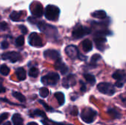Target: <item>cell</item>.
<instances>
[{
	"label": "cell",
	"instance_id": "ba28073f",
	"mask_svg": "<svg viewBox=\"0 0 126 125\" xmlns=\"http://www.w3.org/2000/svg\"><path fill=\"white\" fill-rule=\"evenodd\" d=\"M1 58L4 60H9L11 63H16L20 60L21 55L16 52H8L2 54Z\"/></svg>",
	"mask_w": 126,
	"mask_h": 125
},
{
	"label": "cell",
	"instance_id": "3957f363",
	"mask_svg": "<svg viewBox=\"0 0 126 125\" xmlns=\"http://www.w3.org/2000/svg\"><path fill=\"white\" fill-rule=\"evenodd\" d=\"M97 113L92 108H85L80 113V117L83 122L87 124L92 123L97 118Z\"/></svg>",
	"mask_w": 126,
	"mask_h": 125
},
{
	"label": "cell",
	"instance_id": "ab89813d",
	"mask_svg": "<svg viewBox=\"0 0 126 125\" xmlns=\"http://www.w3.org/2000/svg\"><path fill=\"white\" fill-rule=\"evenodd\" d=\"M52 124L54 125H70V124H64V123H58V122H52Z\"/></svg>",
	"mask_w": 126,
	"mask_h": 125
},
{
	"label": "cell",
	"instance_id": "1f68e13d",
	"mask_svg": "<svg viewBox=\"0 0 126 125\" xmlns=\"http://www.w3.org/2000/svg\"><path fill=\"white\" fill-rule=\"evenodd\" d=\"M38 102H39V103H41V104L44 107V108H45L47 111H52V108L51 107H49V105H47V103H46L45 102H44L43 100H38Z\"/></svg>",
	"mask_w": 126,
	"mask_h": 125
},
{
	"label": "cell",
	"instance_id": "8992f818",
	"mask_svg": "<svg viewBox=\"0 0 126 125\" xmlns=\"http://www.w3.org/2000/svg\"><path fill=\"white\" fill-rule=\"evenodd\" d=\"M97 89L102 94L112 96L115 93L114 85L110 83H100L97 85Z\"/></svg>",
	"mask_w": 126,
	"mask_h": 125
},
{
	"label": "cell",
	"instance_id": "7c38bea8",
	"mask_svg": "<svg viewBox=\"0 0 126 125\" xmlns=\"http://www.w3.org/2000/svg\"><path fill=\"white\" fill-rule=\"evenodd\" d=\"M75 84V77L72 74H70L67 76V77L63 78V82H62L63 86L66 88H69L70 85H73Z\"/></svg>",
	"mask_w": 126,
	"mask_h": 125
},
{
	"label": "cell",
	"instance_id": "f1b7e54d",
	"mask_svg": "<svg viewBox=\"0 0 126 125\" xmlns=\"http://www.w3.org/2000/svg\"><path fill=\"white\" fill-rule=\"evenodd\" d=\"M94 41L96 44H104L107 41V39L104 37H97L94 38Z\"/></svg>",
	"mask_w": 126,
	"mask_h": 125
},
{
	"label": "cell",
	"instance_id": "74e56055",
	"mask_svg": "<svg viewBox=\"0 0 126 125\" xmlns=\"http://www.w3.org/2000/svg\"><path fill=\"white\" fill-rule=\"evenodd\" d=\"M8 46H9L8 42H7V41H3V42H1V49H5L8 48Z\"/></svg>",
	"mask_w": 126,
	"mask_h": 125
},
{
	"label": "cell",
	"instance_id": "ac0fdd59",
	"mask_svg": "<svg viewBox=\"0 0 126 125\" xmlns=\"http://www.w3.org/2000/svg\"><path fill=\"white\" fill-rule=\"evenodd\" d=\"M16 75H17L18 80H20V81L24 80L26 79V77H27L26 71L23 68H18L16 70Z\"/></svg>",
	"mask_w": 126,
	"mask_h": 125
},
{
	"label": "cell",
	"instance_id": "2e32d148",
	"mask_svg": "<svg viewBox=\"0 0 126 125\" xmlns=\"http://www.w3.org/2000/svg\"><path fill=\"white\" fill-rule=\"evenodd\" d=\"M92 16L95 18L99 19H105L107 17V14L104 10H97L92 14Z\"/></svg>",
	"mask_w": 126,
	"mask_h": 125
},
{
	"label": "cell",
	"instance_id": "44dd1931",
	"mask_svg": "<svg viewBox=\"0 0 126 125\" xmlns=\"http://www.w3.org/2000/svg\"><path fill=\"white\" fill-rule=\"evenodd\" d=\"M108 113L113 118V119H120L121 118V114L115 109H109L108 110Z\"/></svg>",
	"mask_w": 126,
	"mask_h": 125
},
{
	"label": "cell",
	"instance_id": "ee69618b",
	"mask_svg": "<svg viewBox=\"0 0 126 125\" xmlns=\"http://www.w3.org/2000/svg\"><path fill=\"white\" fill-rule=\"evenodd\" d=\"M3 125H11V124H10V122H5V123H4Z\"/></svg>",
	"mask_w": 126,
	"mask_h": 125
},
{
	"label": "cell",
	"instance_id": "60d3db41",
	"mask_svg": "<svg viewBox=\"0 0 126 125\" xmlns=\"http://www.w3.org/2000/svg\"><path fill=\"white\" fill-rule=\"evenodd\" d=\"M5 92V88L0 84V93H4Z\"/></svg>",
	"mask_w": 126,
	"mask_h": 125
},
{
	"label": "cell",
	"instance_id": "4316f807",
	"mask_svg": "<svg viewBox=\"0 0 126 125\" xmlns=\"http://www.w3.org/2000/svg\"><path fill=\"white\" fill-rule=\"evenodd\" d=\"M38 74H39L38 69H36V68H35V67L31 68V69H30V71H29V75H30V77H31L35 78V77H38Z\"/></svg>",
	"mask_w": 126,
	"mask_h": 125
},
{
	"label": "cell",
	"instance_id": "b9f144b4",
	"mask_svg": "<svg viewBox=\"0 0 126 125\" xmlns=\"http://www.w3.org/2000/svg\"><path fill=\"white\" fill-rule=\"evenodd\" d=\"M27 125H38L37 123H35V122H29Z\"/></svg>",
	"mask_w": 126,
	"mask_h": 125
},
{
	"label": "cell",
	"instance_id": "6da1fadb",
	"mask_svg": "<svg viewBox=\"0 0 126 125\" xmlns=\"http://www.w3.org/2000/svg\"><path fill=\"white\" fill-rule=\"evenodd\" d=\"M38 29L42 32H44L47 37H52L55 38L58 35L57 28L52 25H49L43 21H41L38 23Z\"/></svg>",
	"mask_w": 126,
	"mask_h": 125
},
{
	"label": "cell",
	"instance_id": "277c9868",
	"mask_svg": "<svg viewBox=\"0 0 126 125\" xmlns=\"http://www.w3.org/2000/svg\"><path fill=\"white\" fill-rule=\"evenodd\" d=\"M60 80L59 74L56 72H50L41 77V83L45 85H55Z\"/></svg>",
	"mask_w": 126,
	"mask_h": 125
},
{
	"label": "cell",
	"instance_id": "d6986e66",
	"mask_svg": "<svg viewBox=\"0 0 126 125\" xmlns=\"http://www.w3.org/2000/svg\"><path fill=\"white\" fill-rule=\"evenodd\" d=\"M55 97L57 99L58 104L60 105H63L65 102V97L62 92H56L55 94Z\"/></svg>",
	"mask_w": 126,
	"mask_h": 125
},
{
	"label": "cell",
	"instance_id": "ffe728a7",
	"mask_svg": "<svg viewBox=\"0 0 126 125\" xmlns=\"http://www.w3.org/2000/svg\"><path fill=\"white\" fill-rule=\"evenodd\" d=\"M22 13L21 12H16V11H13L10 13V18L13 21H20V18L21 16Z\"/></svg>",
	"mask_w": 126,
	"mask_h": 125
},
{
	"label": "cell",
	"instance_id": "d4e9b609",
	"mask_svg": "<svg viewBox=\"0 0 126 125\" xmlns=\"http://www.w3.org/2000/svg\"><path fill=\"white\" fill-rule=\"evenodd\" d=\"M39 94L41 97L43 98H46L48 97V95L49 94V90L45 88V87H43V88H41L40 90H39Z\"/></svg>",
	"mask_w": 126,
	"mask_h": 125
},
{
	"label": "cell",
	"instance_id": "d6a6232c",
	"mask_svg": "<svg viewBox=\"0 0 126 125\" xmlns=\"http://www.w3.org/2000/svg\"><path fill=\"white\" fill-rule=\"evenodd\" d=\"M8 116H9V113H4L1 114V115H0V125H1L4 121H5V120L8 118Z\"/></svg>",
	"mask_w": 126,
	"mask_h": 125
},
{
	"label": "cell",
	"instance_id": "cb8c5ba5",
	"mask_svg": "<svg viewBox=\"0 0 126 125\" xmlns=\"http://www.w3.org/2000/svg\"><path fill=\"white\" fill-rule=\"evenodd\" d=\"M111 34L112 33L110 32L109 30H99V31L95 32L94 35L95 36H97V37H103V36L109 35H111Z\"/></svg>",
	"mask_w": 126,
	"mask_h": 125
},
{
	"label": "cell",
	"instance_id": "f6af8a7d",
	"mask_svg": "<svg viewBox=\"0 0 126 125\" xmlns=\"http://www.w3.org/2000/svg\"><path fill=\"white\" fill-rule=\"evenodd\" d=\"M1 15H0V20H1Z\"/></svg>",
	"mask_w": 126,
	"mask_h": 125
},
{
	"label": "cell",
	"instance_id": "4fadbf2b",
	"mask_svg": "<svg viewBox=\"0 0 126 125\" xmlns=\"http://www.w3.org/2000/svg\"><path fill=\"white\" fill-rule=\"evenodd\" d=\"M31 12L32 13V15L36 17V18H40L44 14V10L42 6L40 4H37L33 8L32 10L31 9Z\"/></svg>",
	"mask_w": 126,
	"mask_h": 125
},
{
	"label": "cell",
	"instance_id": "484cf974",
	"mask_svg": "<svg viewBox=\"0 0 126 125\" xmlns=\"http://www.w3.org/2000/svg\"><path fill=\"white\" fill-rule=\"evenodd\" d=\"M0 73L3 76H7L10 73V69L6 65H2L0 67Z\"/></svg>",
	"mask_w": 126,
	"mask_h": 125
},
{
	"label": "cell",
	"instance_id": "8d00e7d4",
	"mask_svg": "<svg viewBox=\"0 0 126 125\" xmlns=\"http://www.w3.org/2000/svg\"><path fill=\"white\" fill-rule=\"evenodd\" d=\"M71 115H72V116H78V108H76V107H74L73 108H72V111H71Z\"/></svg>",
	"mask_w": 126,
	"mask_h": 125
},
{
	"label": "cell",
	"instance_id": "5bb4252c",
	"mask_svg": "<svg viewBox=\"0 0 126 125\" xmlns=\"http://www.w3.org/2000/svg\"><path fill=\"white\" fill-rule=\"evenodd\" d=\"M112 77L119 81H124L126 79V72L123 70H117L113 74Z\"/></svg>",
	"mask_w": 126,
	"mask_h": 125
},
{
	"label": "cell",
	"instance_id": "83f0119b",
	"mask_svg": "<svg viewBox=\"0 0 126 125\" xmlns=\"http://www.w3.org/2000/svg\"><path fill=\"white\" fill-rule=\"evenodd\" d=\"M16 45L17 46H22L24 44V38L22 35L18 36L16 39Z\"/></svg>",
	"mask_w": 126,
	"mask_h": 125
},
{
	"label": "cell",
	"instance_id": "4dcf8cb0",
	"mask_svg": "<svg viewBox=\"0 0 126 125\" xmlns=\"http://www.w3.org/2000/svg\"><path fill=\"white\" fill-rule=\"evenodd\" d=\"M100 59H101V55H98V54H94V55L92 57L91 61H92V63H96V62H97L98 60H100Z\"/></svg>",
	"mask_w": 126,
	"mask_h": 125
},
{
	"label": "cell",
	"instance_id": "9c48e42d",
	"mask_svg": "<svg viewBox=\"0 0 126 125\" xmlns=\"http://www.w3.org/2000/svg\"><path fill=\"white\" fill-rule=\"evenodd\" d=\"M65 52L66 55L72 60H75L76 58H78L80 54L78 49L75 45H69L66 46L65 49Z\"/></svg>",
	"mask_w": 126,
	"mask_h": 125
},
{
	"label": "cell",
	"instance_id": "7402d4cb",
	"mask_svg": "<svg viewBox=\"0 0 126 125\" xmlns=\"http://www.w3.org/2000/svg\"><path fill=\"white\" fill-rule=\"evenodd\" d=\"M12 94H13V96L16 99H18V100L19 102H24L26 101L25 97H24L22 94H21L20 92L13 91Z\"/></svg>",
	"mask_w": 126,
	"mask_h": 125
},
{
	"label": "cell",
	"instance_id": "603a6c76",
	"mask_svg": "<svg viewBox=\"0 0 126 125\" xmlns=\"http://www.w3.org/2000/svg\"><path fill=\"white\" fill-rule=\"evenodd\" d=\"M84 77H85L86 80L89 83H90L91 85H94L95 83V82H96L94 76L91 74H84Z\"/></svg>",
	"mask_w": 126,
	"mask_h": 125
},
{
	"label": "cell",
	"instance_id": "e0dca14e",
	"mask_svg": "<svg viewBox=\"0 0 126 125\" xmlns=\"http://www.w3.org/2000/svg\"><path fill=\"white\" fill-rule=\"evenodd\" d=\"M12 122L13 125H23V119L18 113H15L12 117Z\"/></svg>",
	"mask_w": 126,
	"mask_h": 125
},
{
	"label": "cell",
	"instance_id": "d590c367",
	"mask_svg": "<svg viewBox=\"0 0 126 125\" xmlns=\"http://www.w3.org/2000/svg\"><path fill=\"white\" fill-rule=\"evenodd\" d=\"M123 85H124V81H119V80H117L115 83V86L117 87V88H122V87H123Z\"/></svg>",
	"mask_w": 126,
	"mask_h": 125
},
{
	"label": "cell",
	"instance_id": "52a82bcc",
	"mask_svg": "<svg viewBox=\"0 0 126 125\" xmlns=\"http://www.w3.org/2000/svg\"><path fill=\"white\" fill-rule=\"evenodd\" d=\"M28 42L30 46L34 47H41L44 45L41 38L36 32H32L28 38Z\"/></svg>",
	"mask_w": 126,
	"mask_h": 125
},
{
	"label": "cell",
	"instance_id": "7a4b0ae2",
	"mask_svg": "<svg viewBox=\"0 0 126 125\" xmlns=\"http://www.w3.org/2000/svg\"><path fill=\"white\" fill-rule=\"evenodd\" d=\"M44 15L47 20L57 21L60 15V9L55 5H47L45 8Z\"/></svg>",
	"mask_w": 126,
	"mask_h": 125
},
{
	"label": "cell",
	"instance_id": "30bf717a",
	"mask_svg": "<svg viewBox=\"0 0 126 125\" xmlns=\"http://www.w3.org/2000/svg\"><path fill=\"white\" fill-rule=\"evenodd\" d=\"M44 56L46 59H49L51 60H56L57 59H58L59 57H61L60 56V53L59 52L54 50V49H47L44 52Z\"/></svg>",
	"mask_w": 126,
	"mask_h": 125
},
{
	"label": "cell",
	"instance_id": "836d02e7",
	"mask_svg": "<svg viewBox=\"0 0 126 125\" xmlns=\"http://www.w3.org/2000/svg\"><path fill=\"white\" fill-rule=\"evenodd\" d=\"M8 26H7V24L5 22V21H3V22H1L0 23V30H6L7 29Z\"/></svg>",
	"mask_w": 126,
	"mask_h": 125
},
{
	"label": "cell",
	"instance_id": "f35d334b",
	"mask_svg": "<svg viewBox=\"0 0 126 125\" xmlns=\"http://www.w3.org/2000/svg\"><path fill=\"white\" fill-rule=\"evenodd\" d=\"M80 83H81V87H80V91H83V92H85L86 91V86L85 85V83L83 82V81H80Z\"/></svg>",
	"mask_w": 126,
	"mask_h": 125
},
{
	"label": "cell",
	"instance_id": "8fae6325",
	"mask_svg": "<svg viewBox=\"0 0 126 125\" xmlns=\"http://www.w3.org/2000/svg\"><path fill=\"white\" fill-rule=\"evenodd\" d=\"M54 67L56 70H60L62 74H66L68 72V67L66 66V64L62 61V59L61 57H59L58 59H57L55 60Z\"/></svg>",
	"mask_w": 126,
	"mask_h": 125
},
{
	"label": "cell",
	"instance_id": "e575fe53",
	"mask_svg": "<svg viewBox=\"0 0 126 125\" xmlns=\"http://www.w3.org/2000/svg\"><path fill=\"white\" fill-rule=\"evenodd\" d=\"M19 28H20V29H21V31L22 34L26 35V34L27 33V27H26L25 26H24V25H21V26L19 27Z\"/></svg>",
	"mask_w": 126,
	"mask_h": 125
},
{
	"label": "cell",
	"instance_id": "9a60e30c",
	"mask_svg": "<svg viewBox=\"0 0 126 125\" xmlns=\"http://www.w3.org/2000/svg\"><path fill=\"white\" fill-rule=\"evenodd\" d=\"M82 46H83V49L85 52H89L92 50L93 45L91 41L89 39H85L82 43Z\"/></svg>",
	"mask_w": 126,
	"mask_h": 125
},
{
	"label": "cell",
	"instance_id": "5b68a950",
	"mask_svg": "<svg viewBox=\"0 0 126 125\" xmlns=\"http://www.w3.org/2000/svg\"><path fill=\"white\" fill-rule=\"evenodd\" d=\"M90 33H91L90 28L87 27H83L80 24H78L72 31V37L75 39H78Z\"/></svg>",
	"mask_w": 126,
	"mask_h": 125
},
{
	"label": "cell",
	"instance_id": "f546056e",
	"mask_svg": "<svg viewBox=\"0 0 126 125\" xmlns=\"http://www.w3.org/2000/svg\"><path fill=\"white\" fill-rule=\"evenodd\" d=\"M33 115H35V116H41V117H44V118H47V116H46V113L44 112V111H41V110H35L34 112H33Z\"/></svg>",
	"mask_w": 126,
	"mask_h": 125
},
{
	"label": "cell",
	"instance_id": "7bdbcfd3",
	"mask_svg": "<svg viewBox=\"0 0 126 125\" xmlns=\"http://www.w3.org/2000/svg\"><path fill=\"white\" fill-rule=\"evenodd\" d=\"M42 123H43V125H49V124H48V123H47V122L44 121V120L42 121Z\"/></svg>",
	"mask_w": 126,
	"mask_h": 125
}]
</instances>
